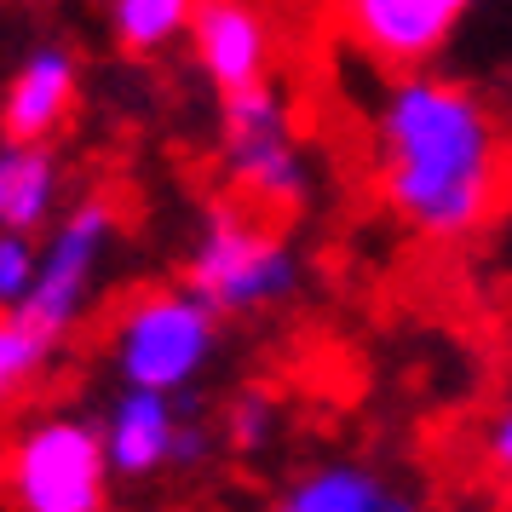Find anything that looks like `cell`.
<instances>
[{
  "mask_svg": "<svg viewBox=\"0 0 512 512\" xmlns=\"http://www.w3.org/2000/svg\"><path fill=\"white\" fill-rule=\"evenodd\" d=\"M190 52L219 93H248L265 87L271 70V29L254 0H202L190 18Z\"/></svg>",
  "mask_w": 512,
  "mask_h": 512,
  "instance_id": "obj_8",
  "label": "cell"
},
{
  "mask_svg": "<svg viewBox=\"0 0 512 512\" xmlns=\"http://www.w3.org/2000/svg\"><path fill=\"white\" fill-rule=\"evenodd\" d=\"M219 162H225V179H231L242 202L288 213L311 196V167H305L294 127H288V98L271 81L225 98V150H219Z\"/></svg>",
  "mask_w": 512,
  "mask_h": 512,
  "instance_id": "obj_5",
  "label": "cell"
},
{
  "mask_svg": "<svg viewBox=\"0 0 512 512\" xmlns=\"http://www.w3.org/2000/svg\"><path fill=\"white\" fill-rule=\"evenodd\" d=\"M110 242H116V208H110L104 196L75 202V208L52 225L47 242H41V271H35L29 300L18 305V317H24L29 328H41L47 340H64V334L81 323L87 300H93L98 265L110 254Z\"/></svg>",
  "mask_w": 512,
  "mask_h": 512,
  "instance_id": "obj_6",
  "label": "cell"
},
{
  "mask_svg": "<svg viewBox=\"0 0 512 512\" xmlns=\"http://www.w3.org/2000/svg\"><path fill=\"white\" fill-rule=\"evenodd\" d=\"M392 489L363 461H323L277 495V512H380Z\"/></svg>",
  "mask_w": 512,
  "mask_h": 512,
  "instance_id": "obj_12",
  "label": "cell"
},
{
  "mask_svg": "<svg viewBox=\"0 0 512 512\" xmlns=\"http://www.w3.org/2000/svg\"><path fill=\"white\" fill-rule=\"evenodd\" d=\"M185 288L213 317H248L265 305H282L300 288V259L277 225L236 202H213L202 213V231L190 242Z\"/></svg>",
  "mask_w": 512,
  "mask_h": 512,
  "instance_id": "obj_2",
  "label": "cell"
},
{
  "mask_svg": "<svg viewBox=\"0 0 512 512\" xmlns=\"http://www.w3.org/2000/svg\"><path fill=\"white\" fill-rule=\"evenodd\" d=\"M35 271H41L35 236H0V311H18L29 300Z\"/></svg>",
  "mask_w": 512,
  "mask_h": 512,
  "instance_id": "obj_16",
  "label": "cell"
},
{
  "mask_svg": "<svg viewBox=\"0 0 512 512\" xmlns=\"http://www.w3.org/2000/svg\"><path fill=\"white\" fill-rule=\"evenodd\" d=\"M374 190L426 242H461L484 231L507 190V144L484 98L443 81L403 75L374 110Z\"/></svg>",
  "mask_w": 512,
  "mask_h": 512,
  "instance_id": "obj_1",
  "label": "cell"
},
{
  "mask_svg": "<svg viewBox=\"0 0 512 512\" xmlns=\"http://www.w3.org/2000/svg\"><path fill=\"white\" fill-rule=\"evenodd\" d=\"M6 495L18 512H104L110 455L104 432L81 415H47L6 449Z\"/></svg>",
  "mask_w": 512,
  "mask_h": 512,
  "instance_id": "obj_4",
  "label": "cell"
},
{
  "mask_svg": "<svg viewBox=\"0 0 512 512\" xmlns=\"http://www.w3.org/2000/svg\"><path fill=\"white\" fill-rule=\"evenodd\" d=\"M64 167L47 144H0V236H35L52 225Z\"/></svg>",
  "mask_w": 512,
  "mask_h": 512,
  "instance_id": "obj_11",
  "label": "cell"
},
{
  "mask_svg": "<svg viewBox=\"0 0 512 512\" xmlns=\"http://www.w3.org/2000/svg\"><path fill=\"white\" fill-rule=\"evenodd\" d=\"M58 340H47L41 328H29L18 311H0V403H18V397L47 374Z\"/></svg>",
  "mask_w": 512,
  "mask_h": 512,
  "instance_id": "obj_14",
  "label": "cell"
},
{
  "mask_svg": "<svg viewBox=\"0 0 512 512\" xmlns=\"http://www.w3.org/2000/svg\"><path fill=\"white\" fill-rule=\"evenodd\" d=\"M484 461L495 466V478H512V403L495 409V420L484 426Z\"/></svg>",
  "mask_w": 512,
  "mask_h": 512,
  "instance_id": "obj_17",
  "label": "cell"
},
{
  "mask_svg": "<svg viewBox=\"0 0 512 512\" xmlns=\"http://www.w3.org/2000/svg\"><path fill=\"white\" fill-rule=\"evenodd\" d=\"M380 512H426V501H415V495H403V489H392L386 495V507Z\"/></svg>",
  "mask_w": 512,
  "mask_h": 512,
  "instance_id": "obj_19",
  "label": "cell"
},
{
  "mask_svg": "<svg viewBox=\"0 0 512 512\" xmlns=\"http://www.w3.org/2000/svg\"><path fill=\"white\" fill-rule=\"evenodd\" d=\"M219 351V317L190 288H150L133 305H121L110 328L116 374L133 392L179 397Z\"/></svg>",
  "mask_w": 512,
  "mask_h": 512,
  "instance_id": "obj_3",
  "label": "cell"
},
{
  "mask_svg": "<svg viewBox=\"0 0 512 512\" xmlns=\"http://www.w3.org/2000/svg\"><path fill=\"white\" fill-rule=\"evenodd\" d=\"M461 6L466 0H340V24L380 64L415 75V64H426L449 41Z\"/></svg>",
  "mask_w": 512,
  "mask_h": 512,
  "instance_id": "obj_7",
  "label": "cell"
},
{
  "mask_svg": "<svg viewBox=\"0 0 512 512\" xmlns=\"http://www.w3.org/2000/svg\"><path fill=\"white\" fill-rule=\"evenodd\" d=\"M202 0H110V29L127 52H156L185 35Z\"/></svg>",
  "mask_w": 512,
  "mask_h": 512,
  "instance_id": "obj_13",
  "label": "cell"
},
{
  "mask_svg": "<svg viewBox=\"0 0 512 512\" xmlns=\"http://www.w3.org/2000/svg\"><path fill=\"white\" fill-rule=\"evenodd\" d=\"M277 403L265 392H242L231 403V415H225V443H231L236 455H259L265 443L277 438Z\"/></svg>",
  "mask_w": 512,
  "mask_h": 512,
  "instance_id": "obj_15",
  "label": "cell"
},
{
  "mask_svg": "<svg viewBox=\"0 0 512 512\" xmlns=\"http://www.w3.org/2000/svg\"><path fill=\"white\" fill-rule=\"evenodd\" d=\"M70 47H35L0 93V144H47L75 110Z\"/></svg>",
  "mask_w": 512,
  "mask_h": 512,
  "instance_id": "obj_9",
  "label": "cell"
},
{
  "mask_svg": "<svg viewBox=\"0 0 512 512\" xmlns=\"http://www.w3.org/2000/svg\"><path fill=\"white\" fill-rule=\"evenodd\" d=\"M179 403L162 392H133V386H121V397L110 403V415H104V455H110V472L116 478H150V472H162L173 466V438H179Z\"/></svg>",
  "mask_w": 512,
  "mask_h": 512,
  "instance_id": "obj_10",
  "label": "cell"
},
{
  "mask_svg": "<svg viewBox=\"0 0 512 512\" xmlns=\"http://www.w3.org/2000/svg\"><path fill=\"white\" fill-rule=\"evenodd\" d=\"M208 455V432L202 426H179V438H173V466H196Z\"/></svg>",
  "mask_w": 512,
  "mask_h": 512,
  "instance_id": "obj_18",
  "label": "cell"
}]
</instances>
